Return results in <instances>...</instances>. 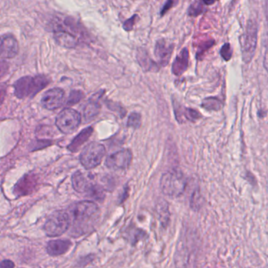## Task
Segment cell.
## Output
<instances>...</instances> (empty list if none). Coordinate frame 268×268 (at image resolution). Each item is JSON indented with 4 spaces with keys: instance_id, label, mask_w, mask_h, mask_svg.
Returning <instances> with one entry per match:
<instances>
[{
    "instance_id": "9",
    "label": "cell",
    "mask_w": 268,
    "mask_h": 268,
    "mask_svg": "<svg viewBox=\"0 0 268 268\" xmlns=\"http://www.w3.org/2000/svg\"><path fill=\"white\" fill-rule=\"evenodd\" d=\"M81 123V113L71 108H65L61 111L55 121L57 128L64 134H71L75 132L79 128Z\"/></svg>"
},
{
    "instance_id": "14",
    "label": "cell",
    "mask_w": 268,
    "mask_h": 268,
    "mask_svg": "<svg viewBox=\"0 0 268 268\" xmlns=\"http://www.w3.org/2000/svg\"><path fill=\"white\" fill-rule=\"evenodd\" d=\"M174 44L168 43L165 39L159 40L156 43L155 48V55L158 60V64L161 66H166L170 61L173 52Z\"/></svg>"
},
{
    "instance_id": "7",
    "label": "cell",
    "mask_w": 268,
    "mask_h": 268,
    "mask_svg": "<svg viewBox=\"0 0 268 268\" xmlns=\"http://www.w3.org/2000/svg\"><path fill=\"white\" fill-rule=\"evenodd\" d=\"M70 225L69 215L64 211H55L50 215L44 223V229L48 237H58L68 231Z\"/></svg>"
},
{
    "instance_id": "3",
    "label": "cell",
    "mask_w": 268,
    "mask_h": 268,
    "mask_svg": "<svg viewBox=\"0 0 268 268\" xmlns=\"http://www.w3.org/2000/svg\"><path fill=\"white\" fill-rule=\"evenodd\" d=\"M49 84V78L44 75L23 76L14 83V95L20 99L32 98Z\"/></svg>"
},
{
    "instance_id": "33",
    "label": "cell",
    "mask_w": 268,
    "mask_h": 268,
    "mask_svg": "<svg viewBox=\"0 0 268 268\" xmlns=\"http://www.w3.org/2000/svg\"><path fill=\"white\" fill-rule=\"evenodd\" d=\"M265 17H266V21L268 23V0L265 2L264 5Z\"/></svg>"
},
{
    "instance_id": "32",
    "label": "cell",
    "mask_w": 268,
    "mask_h": 268,
    "mask_svg": "<svg viewBox=\"0 0 268 268\" xmlns=\"http://www.w3.org/2000/svg\"><path fill=\"white\" fill-rule=\"evenodd\" d=\"M15 264L14 262L11 261L10 259H4L1 262L0 268H14Z\"/></svg>"
},
{
    "instance_id": "30",
    "label": "cell",
    "mask_w": 268,
    "mask_h": 268,
    "mask_svg": "<svg viewBox=\"0 0 268 268\" xmlns=\"http://www.w3.org/2000/svg\"><path fill=\"white\" fill-rule=\"evenodd\" d=\"M136 18L137 15H134L133 17L125 21V23H124V29L126 30L128 32L132 30L134 25H135V21H136Z\"/></svg>"
},
{
    "instance_id": "25",
    "label": "cell",
    "mask_w": 268,
    "mask_h": 268,
    "mask_svg": "<svg viewBox=\"0 0 268 268\" xmlns=\"http://www.w3.org/2000/svg\"><path fill=\"white\" fill-rule=\"evenodd\" d=\"M205 7L207 6L205 4V1H195L189 5L187 10V14L189 16L194 18L199 16L205 12Z\"/></svg>"
},
{
    "instance_id": "15",
    "label": "cell",
    "mask_w": 268,
    "mask_h": 268,
    "mask_svg": "<svg viewBox=\"0 0 268 268\" xmlns=\"http://www.w3.org/2000/svg\"><path fill=\"white\" fill-rule=\"evenodd\" d=\"M18 51H19V46L15 37L7 34L1 37V48H0L1 58H14L18 55Z\"/></svg>"
},
{
    "instance_id": "27",
    "label": "cell",
    "mask_w": 268,
    "mask_h": 268,
    "mask_svg": "<svg viewBox=\"0 0 268 268\" xmlns=\"http://www.w3.org/2000/svg\"><path fill=\"white\" fill-rule=\"evenodd\" d=\"M141 124H142V118H141L140 113L135 112H132L128 118V123H127L128 128L138 129L140 128Z\"/></svg>"
},
{
    "instance_id": "20",
    "label": "cell",
    "mask_w": 268,
    "mask_h": 268,
    "mask_svg": "<svg viewBox=\"0 0 268 268\" xmlns=\"http://www.w3.org/2000/svg\"><path fill=\"white\" fill-rule=\"evenodd\" d=\"M100 105L96 99H91L84 109V118L86 122L95 119L100 112Z\"/></svg>"
},
{
    "instance_id": "11",
    "label": "cell",
    "mask_w": 268,
    "mask_h": 268,
    "mask_svg": "<svg viewBox=\"0 0 268 268\" xmlns=\"http://www.w3.org/2000/svg\"><path fill=\"white\" fill-rule=\"evenodd\" d=\"M71 23V29H65L61 26L56 27L54 30V38L58 45L65 48H75L79 44L80 38L75 35V29L72 28Z\"/></svg>"
},
{
    "instance_id": "31",
    "label": "cell",
    "mask_w": 268,
    "mask_h": 268,
    "mask_svg": "<svg viewBox=\"0 0 268 268\" xmlns=\"http://www.w3.org/2000/svg\"><path fill=\"white\" fill-rule=\"evenodd\" d=\"M176 4L177 2H174V1H168V2L165 3V5L162 7V11H161V16H164Z\"/></svg>"
},
{
    "instance_id": "16",
    "label": "cell",
    "mask_w": 268,
    "mask_h": 268,
    "mask_svg": "<svg viewBox=\"0 0 268 268\" xmlns=\"http://www.w3.org/2000/svg\"><path fill=\"white\" fill-rule=\"evenodd\" d=\"M189 54L187 48H185L180 51L172 63V72L176 76L182 75L189 66Z\"/></svg>"
},
{
    "instance_id": "1",
    "label": "cell",
    "mask_w": 268,
    "mask_h": 268,
    "mask_svg": "<svg viewBox=\"0 0 268 268\" xmlns=\"http://www.w3.org/2000/svg\"><path fill=\"white\" fill-rule=\"evenodd\" d=\"M199 238L196 232L185 229L181 233L174 256L175 268H195Z\"/></svg>"
},
{
    "instance_id": "17",
    "label": "cell",
    "mask_w": 268,
    "mask_h": 268,
    "mask_svg": "<svg viewBox=\"0 0 268 268\" xmlns=\"http://www.w3.org/2000/svg\"><path fill=\"white\" fill-rule=\"evenodd\" d=\"M72 246V242L68 239H58L48 242L47 252L50 256H57L65 254Z\"/></svg>"
},
{
    "instance_id": "18",
    "label": "cell",
    "mask_w": 268,
    "mask_h": 268,
    "mask_svg": "<svg viewBox=\"0 0 268 268\" xmlns=\"http://www.w3.org/2000/svg\"><path fill=\"white\" fill-rule=\"evenodd\" d=\"M93 128H84L76 136L72 139V142L68 145V149L72 152H78L81 149L82 145H84L87 141L89 139L93 133Z\"/></svg>"
},
{
    "instance_id": "5",
    "label": "cell",
    "mask_w": 268,
    "mask_h": 268,
    "mask_svg": "<svg viewBox=\"0 0 268 268\" xmlns=\"http://www.w3.org/2000/svg\"><path fill=\"white\" fill-rule=\"evenodd\" d=\"M72 187L76 192L83 194L96 201L103 200L105 192L103 187L88 179L83 172L78 171L72 176Z\"/></svg>"
},
{
    "instance_id": "26",
    "label": "cell",
    "mask_w": 268,
    "mask_h": 268,
    "mask_svg": "<svg viewBox=\"0 0 268 268\" xmlns=\"http://www.w3.org/2000/svg\"><path fill=\"white\" fill-rule=\"evenodd\" d=\"M128 232L126 233L127 239L133 245L136 243L138 241L145 238V233L142 229L133 227L128 228Z\"/></svg>"
},
{
    "instance_id": "12",
    "label": "cell",
    "mask_w": 268,
    "mask_h": 268,
    "mask_svg": "<svg viewBox=\"0 0 268 268\" xmlns=\"http://www.w3.org/2000/svg\"><path fill=\"white\" fill-rule=\"evenodd\" d=\"M65 102V91L62 88H55L46 91L41 98V105L44 109L55 110L62 107Z\"/></svg>"
},
{
    "instance_id": "28",
    "label": "cell",
    "mask_w": 268,
    "mask_h": 268,
    "mask_svg": "<svg viewBox=\"0 0 268 268\" xmlns=\"http://www.w3.org/2000/svg\"><path fill=\"white\" fill-rule=\"evenodd\" d=\"M232 55H233V51H232V46L229 43H226L221 48L220 55L223 59L228 62L232 58Z\"/></svg>"
},
{
    "instance_id": "10",
    "label": "cell",
    "mask_w": 268,
    "mask_h": 268,
    "mask_svg": "<svg viewBox=\"0 0 268 268\" xmlns=\"http://www.w3.org/2000/svg\"><path fill=\"white\" fill-rule=\"evenodd\" d=\"M132 161V154L128 149H121L107 157L105 166L112 170H126Z\"/></svg>"
},
{
    "instance_id": "6",
    "label": "cell",
    "mask_w": 268,
    "mask_h": 268,
    "mask_svg": "<svg viewBox=\"0 0 268 268\" xmlns=\"http://www.w3.org/2000/svg\"><path fill=\"white\" fill-rule=\"evenodd\" d=\"M258 24L255 20H249L246 32L242 35V55L243 62L250 63L256 52L257 45Z\"/></svg>"
},
{
    "instance_id": "29",
    "label": "cell",
    "mask_w": 268,
    "mask_h": 268,
    "mask_svg": "<svg viewBox=\"0 0 268 268\" xmlns=\"http://www.w3.org/2000/svg\"><path fill=\"white\" fill-rule=\"evenodd\" d=\"M83 98V93L80 91H72L71 92L68 101H67V105H72L74 104L78 103Z\"/></svg>"
},
{
    "instance_id": "22",
    "label": "cell",
    "mask_w": 268,
    "mask_h": 268,
    "mask_svg": "<svg viewBox=\"0 0 268 268\" xmlns=\"http://www.w3.org/2000/svg\"><path fill=\"white\" fill-rule=\"evenodd\" d=\"M204 205V198L201 193L200 188L197 186L194 189L193 193L191 195L190 200H189V206L192 210L198 212L202 209Z\"/></svg>"
},
{
    "instance_id": "23",
    "label": "cell",
    "mask_w": 268,
    "mask_h": 268,
    "mask_svg": "<svg viewBox=\"0 0 268 268\" xmlns=\"http://www.w3.org/2000/svg\"><path fill=\"white\" fill-rule=\"evenodd\" d=\"M202 107L208 111H219L223 107V102L216 97H209L202 101Z\"/></svg>"
},
{
    "instance_id": "2",
    "label": "cell",
    "mask_w": 268,
    "mask_h": 268,
    "mask_svg": "<svg viewBox=\"0 0 268 268\" xmlns=\"http://www.w3.org/2000/svg\"><path fill=\"white\" fill-rule=\"evenodd\" d=\"M69 218L72 223L74 237L84 235L98 217L99 209L92 201H81L72 205L69 209Z\"/></svg>"
},
{
    "instance_id": "13",
    "label": "cell",
    "mask_w": 268,
    "mask_h": 268,
    "mask_svg": "<svg viewBox=\"0 0 268 268\" xmlns=\"http://www.w3.org/2000/svg\"><path fill=\"white\" fill-rule=\"evenodd\" d=\"M38 179L34 174L29 173L24 175L19 179L14 187V194L16 197L26 196L32 193L36 187Z\"/></svg>"
},
{
    "instance_id": "4",
    "label": "cell",
    "mask_w": 268,
    "mask_h": 268,
    "mask_svg": "<svg viewBox=\"0 0 268 268\" xmlns=\"http://www.w3.org/2000/svg\"><path fill=\"white\" fill-rule=\"evenodd\" d=\"M160 186L164 195L169 198H176L184 194L187 180L182 171L173 168L162 175Z\"/></svg>"
},
{
    "instance_id": "21",
    "label": "cell",
    "mask_w": 268,
    "mask_h": 268,
    "mask_svg": "<svg viewBox=\"0 0 268 268\" xmlns=\"http://www.w3.org/2000/svg\"><path fill=\"white\" fill-rule=\"evenodd\" d=\"M137 58H138V61H139V65L143 68L144 70L151 71L152 69L158 70L159 67H158V64L156 62H152V60L149 58L146 51H144V50H142V51L138 50Z\"/></svg>"
},
{
    "instance_id": "8",
    "label": "cell",
    "mask_w": 268,
    "mask_h": 268,
    "mask_svg": "<svg viewBox=\"0 0 268 268\" xmlns=\"http://www.w3.org/2000/svg\"><path fill=\"white\" fill-rule=\"evenodd\" d=\"M105 155V148L97 142H90L83 149L80 155V162L85 169H92L100 165Z\"/></svg>"
},
{
    "instance_id": "24",
    "label": "cell",
    "mask_w": 268,
    "mask_h": 268,
    "mask_svg": "<svg viewBox=\"0 0 268 268\" xmlns=\"http://www.w3.org/2000/svg\"><path fill=\"white\" fill-rule=\"evenodd\" d=\"M158 212H159L160 220L162 222V226L166 227L170 219V213L168 209V204L165 200L161 201L158 204Z\"/></svg>"
},
{
    "instance_id": "19",
    "label": "cell",
    "mask_w": 268,
    "mask_h": 268,
    "mask_svg": "<svg viewBox=\"0 0 268 268\" xmlns=\"http://www.w3.org/2000/svg\"><path fill=\"white\" fill-rule=\"evenodd\" d=\"M175 118L179 123H182V118H184L186 121L195 122L202 118L200 112L191 109V108H182V106L175 107Z\"/></svg>"
}]
</instances>
